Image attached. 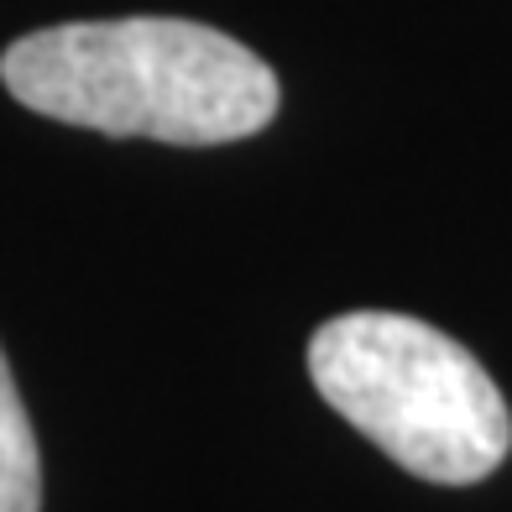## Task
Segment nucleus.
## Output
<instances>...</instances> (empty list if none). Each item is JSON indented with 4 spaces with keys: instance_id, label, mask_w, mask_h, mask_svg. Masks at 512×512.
Masks as SVG:
<instances>
[{
    "instance_id": "obj_1",
    "label": "nucleus",
    "mask_w": 512,
    "mask_h": 512,
    "mask_svg": "<svg viewBox=\"0 0 512 512\" xmlns=\"http://www.w3.org/2000/svg\"><path fill=\"white\" fill-rule=\"evenodd\" d=\"M11 100L63 126L220 147L277 115V74L246 42L183 16L63 21L16 37L0 58Z\"/></svg>"
},
{
    "instance_id": "obj_2",
    "label": "nucleus",
    "mask_w": 512,
    "mask_h": 512,
    "mask_svg": "<svg viewBox=\"0 0 512 512\" xmlns=\"http://www.w3.org/2000/svg\"><path fill=\"white\" fill-rule=\"evenodd\" d=\"M309 377L345 424L424 481L471 486L512 450V413L486 366L413 314L356 309L319 324Z\"/></svg>"
},
{
    "instance_id": "obj_3",
    "label": "nucleus",
    "mask_w": 512,
    "mask_h": 512,
    "mask_svg": "<svg viewBox=\"0 0 512 512\" xmlns=\"http://www.w3.org/2000/svg\"><path fill=\"white\" fill-rule=\"evenodd\" d=\"M42 507V460L37 439L11 382L6 351H0V512H37Z\"/></svg>"
}]
</instances>
